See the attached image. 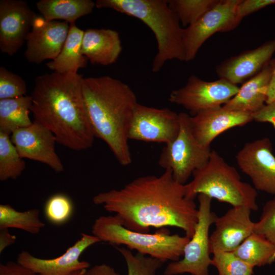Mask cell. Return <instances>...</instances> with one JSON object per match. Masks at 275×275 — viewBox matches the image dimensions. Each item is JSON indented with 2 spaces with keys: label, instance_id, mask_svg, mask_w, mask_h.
<instances>
[{
  "label": "cell",
  "instance_id": "obj_2",
  "mask_svg": "<svg viewBox=\"0 0 275 275\" xmlns=\"http://www.w3.org/2000/svg\"><path fill=\"white\" fill-rule=\"evenodd\" d=\"M83 76L56 72L38 76L31 95L34 122L50 130L57 142L80 151L95 137L82 90Z\"/></svg>",
  "mask_w": 275,
  "mask_h": 275
},
{
  "label": "cell",
  "instance_id": "obj_6",
  "mask_svg": "<svg viewBox=\"0 0 275 275\" xmlns=\"http://www.w3.org/2000/svg\"><path fill=\"white\" fill-rule=\"evenodd\" d=\"M92 233L100 242L115 246L124 245L130 250H135L163 263L179 260L190 239L185 235L171 234L165 228L153 234L134 231L125 227L115 215L97 218L92 225Z\"/></svg>",
  "mask_w": 275,
  "mask_h": 275
},
{
  "label": "cell",
  "instance_id": "obj_10",
  "mask_svg": "<svg viewBox=\"0 0 275 275\" xmlns=\"http://www.w3.org/2000/svg\"><path fill=\"white\" fill-rule=\"evenodd\" d=\"M239 89L237 85L223 78L207 81L192 75L185 86L171 92L169 100L183 106L194 116L204 110L222 106Z\"/></svg>",
  "mask_w": 275,
  "mask_h": 275
},
{
  "label": "cell",
  "instance_id": "obj_36",
  "mask_svg": "<svg viewBox=\"0 0 275 275\" xmlns=\"http://www.w3.org/2000/svg\"><path fill=\"white\" fill-rule=\"evenodd\" d=\"M0 275H38L17 261H9L0 264Z\"/></svg>",
  "mask_w": 275,
  "mask_h": 275
},
{
  "label": "cell",
  "instance_id": "obj_7",
  "mask_svg": "<svg viewBox=\"0 0 275 275\" xmlns=\"http://www.w3.org/2000/svg\"><path fill=\"white\" fill-rule=\"evenodd\" d=\"M179 117L178 134L163 148L158 164L165 170H170L176 181L185 184L194 171L206 163L212 150L210 147L199 144L195 139L189 126V115L182 112Z\"/></svg>",
  "mask_w": 275,
  "mask_h": 275
},
{
  "label": "cell",
  "instance_id": "obj_40",
  "mask_svg": "<svg viewBox=\"0 0 275 275\" xmlns=\"http://www.w3.org/2000/svg\"><path fill=\"white\" fill-rule=\"evenodd\" d=\"M87 269H84L74 272L71 275H87Z\"/></svg>",
  "mask_w": 275,
  "mask_h": 275
},
{
  "label": "cell",
  "instance_id": "obj_39",
  "mask_svg": "<svg viewBox=\"0 0 275 275\" xmlns=\"http://www.w3.org/2000/svg\"><path fill=\"white\" fill-rule=\"evenodd\" d=\"M16 241V237L9 232V229H0V253L7 247L13 245Z\"/></svg>",
  "mask_w": 275,
  "mask_h": 275
},
{
  "label": "cell",
  "instance_id": "obj_9",
  "mask_svg": "<svg viewBox=\"0 0 275 275\" xmlns=\"http://www.w3.org/2000/svg\"><path fill=\"white\" fill-rule=\"evenodd\" d=\"M240 0H218L217 3L199 20L183 30V42L185 62L195 59L204 42L217 32L236 29L242 19L238 15Z\"/></svg>",
  "mask_w": 275,
  "mask_h": 275
},
{
  "label": "cell",
  "instance_id": "obj_5",
  "mask_svg": "<svg viewBox=\"0 0 275 275\" xmlns=\"http://www.w3.org/2000/svg\"><path fill=\"white\" fill-rule=\"evenodd\" d=\"M193 179L184 184L186 196L194 200L199 194L230 204L258 209L257 190L241 180L238 171L215 151L212 150L206 163L196 170Z\"/></svg>",
  "mask_w": 275,
  "mask_h": 275
},
{
  "label": "cell",
  "instance_id": "obj_13",
  "mask_svg": "<svg viewBox=\"0 0 275 275\" xmlns=\"http://www.w3.org/2000/svg\"><path fill=\"white\" fill-rule=\"evenodd\" d=\"M37 15L26 2L0 1V49L9 56L15 54L26 41Z\"/></svg>",
  "mask_w": 275,
  "mask_h": 275
},
{
  "label": "cell",
  "instance_id": "obj_37",
  "mask_svg": "<svg viewBox=\"0 0 275 275\" xmlns=\"http://www.w3.org/2000/svg\"><path fill=\"white\" fill-rule=\"evenodd\" d=\"M269 65L271 69V76L267 91L266 104L275 101V58L270 61Z\"/></svg>",
  "mask_w": 275,
  "mask_h": 275
},
{
  "label": "cell",
  "instance_id": "obj_20",
  "mask_svg": "<svg viewBox=\"0 0 275 275\" xmlns=\"http://www.w3.org/2000/svg\"><path fill=\"white\" fill-rule=\"evenodd\" d=\"M122 50L117 31L105 29H89L84 31L81 52L91 64L103 66L113 64Z\"/></svg>",
  "mask_w": 275,
  "mask_h": 275
},
{
  "label": "cell",
  "instance_id": "obj_21",
  "mask_svg": "<svg viewBox=\"0 0 275 275\" xmlns=\"http://www.w3.org/2000/svg\"><path fill=\"white\" fill-rule=\"evenodd\" d=\"M270 76L268 63L258 73L243 82L236 94L222 107L252 114L259 111L266 104Z\"/></svg>",
  "mask_w": 275,
  "mask_h": 275
},
{
  "label": "cell",
  "instance_id": "obj_26",
  "mask_svg": "<svg viewBox=\"0 0 275 275\" xmlns=\"http://www.w3.org/2000/svg\"><path fill=\"white\" fill-rule=\"evenodd\" d=\"M45 226L37 209L19 211L9 204L0 205V229L16 228L36 234Z\"/></svg>",
  "mask_w": 275,
  "mask_h": 275
},
{
  "label": "cell",
  "instance_id": "obj_3",
  "mask_svg": "<svg viewBox=\"0 0 275 275\" xmlns=\"http://www.w3.org/2000/svg\"><path fill=\"white\" fill-rule=\"evenodd\" d=\"M82 93L95 137L105 142L120 164L132 162L128 136L138 102L130 87L108 75L83 77Z\"/></svg>",
  "mask_w": 275,
  "mask_h": 275
},
{
  "label": "cell",
  "instance_id": "obj_8",
  "mask_svg": "<svg viewBox=\"0 0 275 275\" xmlns=\"http://www.w3.org/2000/svg\"><path fill=\"white\" fill-rule=\"evenodd\" d=\"M198 220L195 232L184 246L183 258L170 263L163 275H177L185 273L191 275H209L208 268L211 258L209 250V229L217 216L211 210L212 199L198 195Z\"/></svg>",
  "mask_w": 275,
  "mask_h": 275
},
{
  "label": "cell",
  "instance_id": "obj_1",
  "mask_svg": "<svg viewBox=\"0 0 275 275\" xmlns=\"http://www.w3.org/2000/svg\"><path fill=\"white\" fill-rule=\"evenodd\" d=\"M92 201L136 232L175 227L190 238L198 220V208L186 196L184 184L174 180L170 170L159 176L138 177L119 189L96 195Z\"/></svg>",
  "mask_w": 275,
  "mask_h": 275
},
{
  "label": "cell",
  "instance_id": "obj_4",
  "mask_svg": "<svg viewBox=\"0 0 275 275\" xmlns=\"http://www.w3.org/2000/svg\"><path fill=\"white\" fill-rule=\"evenodd\" d=\"M97 8H109L138 18L154 33L157 44L152 71L159 72L168 61H185L183 30L168 0H97Z\"/></svg>",
  "mask_w": 275,
  "mask_h": 275
},
{
  "label": "cell",
  "instance_id": "obj_31",
  "mask_svg": "<svg viewBox=\"0 0 275 275\" xmlns=\"http://www.w3.org/2000/svg\"><path fill=\"white\" fill-rule=\"evenodd\" d=\"M73 204L65 195L57 194L51 196L47 200L44 213L47 219L55 225L66 223L71 216Z\"/></svg>",
  "mask_w": 275,
  "mask_h": 275
},
{
  "label": "cell",
  "instance_id": "obj_15",
  "mask_svg": "<svg viewBox=\"0 0 275 275\" xmlns=\"http://www.w3.org/2000/svg\"><path fill=\"white\" fill-rule=\"evenodd\" d=\"M11 140L22 158L47 164L57 173L64 171V166L55 150V136L44 126L33 121L30 126L14 131Z\"/></svg>",
  "mask_w": 275,
  "mask_h": 275
},
{
  "label": "cell",
  "instance_id": "obj_18",
  "mask_svg": "<svg viewBox=\"0 0 275 275\" xmlns=\"http://www.w3.org/2000/svg\"><path fill=\"white\" fill-rule=\"evenodd\" d=\"M252 121L251 113L227 110L222 106L203 111L189 118L195 139L205 147H210L214 139L226 130Z\"/></svg>",
  "mask_w": 275,
  "mask_h": 275
},
{
  "label": "cell",
  "instance_id": "obj_28",
  "mask_svg": "<svg viewBox=\"0 0 275 275\" xmlns=\"http://www.w3.org/2000/svg\"><path fill=\"white\" fill-rule=\"evenodd\" d=\"M218 0H168L169 6L183 26H188L199 20L214 7Z\"/></svg>",
  "mask_w": 275,
  "mask_h": 275
},
{
  "label": "cell",
  "instance_id": "obj_22",
  "mask_svg": "<svg viewBox=\"0 0 275 275\" xmlns=\"http://www.w3.org/2000/svg\"><path fill=\"white\" fill-rule=\"evenodd\" d=\"M84 31L75 23L70 24L67 37L61 51L56 59L46 64L47 67L61 74L77 73L86 67L87 59L81 52Z\"/></svg>",
  "mask_w": 275,
  "mask_h": 275
},
{
  "label": "cell",
  "instance_id": "obj_24",
  "mask_svg": "<svg viewBox=\"0 0 275 275\" xmlns=\"http://www.w3.org/2000/svg\"><path fill=\"white\" fill-rule=\"evenodd\" d=\"M31 106V96L0 99V132L11 135L16 130L32 125Z\"/></svg>",
  "mask_w": 275,
  "mask_h": 275
},
{
  "label": "cell",
  "instance_id": "obj_23",
  "mask_svg": "<svg viewBox=\"0 0 275 275\" xmlns=\"http://www.w3.org/2000/svg\"><path fill=\"white\" fill-rule=\"evenodd\" d=\"M36 5L46 20L60 19L71 24L91 13L95 3L91 0H40Z\"/></svg>",
  "mask_w": 275,
  "mask_h": 275
},
{
  "label": "cell",
  "instance_id": "obj_25",
  "mask_svg": "<svg viewBox=\"0 0 275 275\" xmlns=\"http://www.w3.org/2000/svg\"><path fill=\"white\" fill-rule=\"evenodd\" d=\"M233 252L254 267L270 265L275 261V246L254 232Z\"/></svg>",
  "mask_w": 275,
  "mask_h": 275
},
{
  "label": "cell",
  "instance_id": "obj_12",
  "mask_svg": "<svg viewBox=\"0 0 275 275\" xmlns=\"http://www.w3.org/2000/svg\"><path fill=\"white\" fill-rule=\"evenodd\" d=\"M236 160L257 190L275 196V156L268 138L245 143L237 152Z\"/></svg>",
  "mask_w": 275,
  "mask_h": 275
},
{
  "label": "cell",
  "instance_id": "obj_32",
  "mask_svg": "<svg viewBox=\"0 0 275 275\" xmlns=\"http://www.w3.org/2000/svg\"><path fill=\"white\" fill-rule=\"evenodd\" d=\"M26 92V83L20 76L0 67V99L24 96Z\"/></svg>",
  "mask_w": 275,
  "mask_h": 275
},
{
  "label": "cell",
  "instance_id": "obj_19",
  "mask_svg": "<svg viewBox=\"0 0 275 275\" xmlns=\"http://www.w3.org/2000/svg\"><path fill=\"white\" fill-rule=\"evenodd\" d=\"M274 52L275 39L225 60L216 66V72L233 84L243 83L268 64Z\"/></svg>",
  "mask_w": 275,
  "mask_h": 275
},
{
  "label": "cell",
  "instance_id": "obj_34",
  "mask_svg": "<svg viewBox=\"0 0 275 275\" xmlns=\"http://www.w3.org/2000/svg\"><path fill=\"white\" fill-rule=\"evenodd\" d=\"M275 4V0H240L237 6V13L240 19Z\"/></svg>",
  "mask_w": 275,
  "mask_h": 275
},
{
  "label": "cell",
  "instance_id": "obj_33",
  "mask_svg": "<svg viewBox=\"0 0 275 275\" xmlns=\"http://www.w3.org/2000/svg\"><path fill=\"white\" fill-rule=\"evenodd\" d=\"M254 232L275 246V197L264 205L259 220L254 222Z\"/></svg>",
  "mask_w": 275,
  "mask_h": 275
},
{
  "label": "cell",
  "instance_id": "obj_35",
  "mask_svg": "<svg viewBox=\"0 0 275 275\" xmlns=\"http://www.w3.org/2000/svg\"><path fill=\"white\" fill-rule=\"evenodd\" d=\"M253 120L258 122L269 123L275 129V101L265 104L259 111L252 114Z\"/></svg>",
  "mask_w": 275,
  "mask_h": 275
},
{
  "label": "cell",
  "instance_id": "obj_16",
  "mask_svg": "<svg viewBox=\"0 0 275 275\" xmlns=\"http://www.w3.org/2000/svg\"><path fill=\"white\" fill-rule=\"evenodd\" d=\"M69 28L67 22L48 21L37 16L26 39V59L37 64L48 59L53 60L62 50Z\"/></svg>",
  "mask_w": 275,
  "mask_h": 275
},
{
  "label": "cell",
  "instance_id": "obj_14",
  "mask_svg": "<svg viewBox=\"0 0 275 275\" xmlns=\"http://www.w3.org/2000/svg\"><path fill=\"white\" fill-rule=\"evenodd\" d=\"M99 242L95 236L82 233L80 239L57 258L42 259L22 251L18 255L17 262L38 275H71L78 270L90 268V263L80 261V256L89 247Z\"/></svg>",
  "mask_w": 275,
  "mask_h": 275
},
{
  "label": "cell",
  "instance_id": "obj_17",
  "mask_svg": "<svg viewBox=\"0 0 275 275\" xmlns=\"http://www.w3.org/2000/svg\"><path fill=\"white\" fill-rule=\"evenodd\" d=\"M252 211L245 207H232L217 216L214 223L215 229L209 237L210 254L233 252L254 232Z\"/></svg>",
  "mask_w": 275,
  "mask_h": 275
},
{
  "label": "cell",
  "instance_id": "obj_11",
  "mask_svg": "<svg viewBox=\"0 0 275 275\" xmlns=\"http://www.w3.org/2000/svg\"><path fill=\"white\" fill-rule=\"evenodd\" d=\"M179 128V114L168 108L149 107L138 103L128 136L129 140L167 144L176 138Z\"/></svg>",
  "mask_w": 275,
  "mask_h": 275
},
{
  "label": "cell",
  "instance_id": "obj_29",
  "mask_svg": "<svg viewBox=\"0 0 275 275\" xmlns=\"http://www.w3.org/2000/svg\"><path fill=\"white\" fill-rule=\"evenodd\" d=\"M115 248L124 259L127 275H155L163 263L157 259L138 252L133 254L127 248Z\"/></svg>",
  "mask_w": 275,
  "mask_h": 275
},
{
  "label": "cell",
  "instance_id": "obj_30",
  "mask_svg": "<svg viewBox=\"0 0 275 275\" xmlns=\"http://www.w3.org/2000/svg\"><path fill=\"white\" fill-rule=\"evenodd\" d=\"M213 254L211 265L218 275H253L254 267L238 258L233 252H217Z\"/></svg>",
  "mask_w": 275,
  "mask_h": 275
},
{
  "label": "cell",
  "instance_id": "obj_27",
  "mask_svg": "<svg viewBox=\"0 0 275 275\" xmlns=\"http://www.w3.org/2000/svg\"><path fill=\"white\" fill-rule=\"evenodd\" d=\"M25 168V162L12 143L11 135L0 132V180L17 179Z\"/></svg>",
  "mask_w": 275,
  "mask_h": 275
},
{
  "label": "cell",
  "instance_id": "obj_38",
  "mask_svg": "<svg viewBox=\"0 0 275 275\" xmlns=\"http://www.w3.org/2000/svg\"><path fill=\"white\" fill-rule=\"evenodd\" d=\"M87 275H121L108 264H97L87 269Z\"/></svg>",
  "mask_w": 275,
  "mask_h": 275
}]
</instances>
